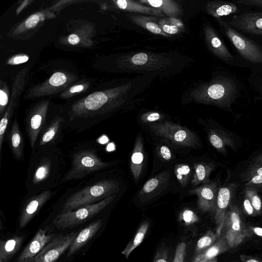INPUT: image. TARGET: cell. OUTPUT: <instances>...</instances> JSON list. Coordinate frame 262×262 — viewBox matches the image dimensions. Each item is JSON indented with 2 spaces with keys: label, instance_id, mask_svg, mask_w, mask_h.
<instances>
[{
  "label": "cell",
  "instance_id": "1",
  "mask_svg": "<svg viewBox=\"0 0 262 262\" xmlns=\"http://www.w3.org/2000/svg\"><path fill=\"white\" fill-rule=\"evenodd\" d=\"M68 158L58 146L44 145L31 149L25 181L27 193L53 190L60 185L68 170Z\"/></svg>",
  "mask_w": 262,
  "mask_h": 262
},
{
  "label": "cell",
  "instance_id": "2",
  "mask_svg": "<svg viewBox=\"0 0 262 262\" xmlns=\"http://www.w3.org/2000/svg\"><path fill=\"white\" fill-rule=\"evenodd\" d=\"M104 174L101 170L69 187L59 199L60 208L58 213L95 204L116 194L120 190V182Z\"/></svg>",
  "mask_w": 262,
  "mask_h": 262
},
{
  "label": "cell",
  "instance_id": "3",
  "mask_svg": "<svg viewBox=\"0 0 262 262\" xmlns=\"http://www.w3.org/2000/svg\"><path fill=\"white\" fill-rule=\"evenodd\" d=\"M70 160L69 169L60 185L72 181L83 179L112 165L111 162L102 160L100 148L94 141H83L69 144L67 154Z\"/></svg>",
  "mask_w": 262,
  "mask_h": 262
},
{
  "label": "cell",
  "instance_id": "4",
  "mask_svg": "<svg viewBox=\"0 0 262 262\" xmlns=\"http://www.w3.org/2000/svg\"><path fill=\"white\" fill-rule=\"evenodd\" d=\"M237 96V86L231 78L221 77L198 89L194 98L199 102L229 107Z\"/></svg>",
  "mask_w": 262,
  "mask_h": 262
},
{
  "label": "cell",
  "instance_id": "5",
  "mask_svg": "<svg viewBox=\"0 0 262 262\" xmlns=\"http://www.w3.org/2000/svg\"><path fill=\"white\" fill-rule=\"evenodd\" d=\"M112 195L100 202L71 211L57 213L53 220L54 226L59 229L72 228L92 219L108 206L116 198Z\"/></svg>",
  "mask_w": 262,
  "mask_h": 262
},
{
  "label": "cell",
  "instance_id": "6",
  "mask_svg": "<svg viewBox=\"0 0 262 262\" xmlns=\"http://www.w3.org/2000/svg\"><path fill=\"white\" fill-rule=\"evenodd\" d=\"M252 233L243 220L239 208L230 204L227 210L220 236L225 238L230 249L240 245Z\"/></svg>",
  "mask_w": 262,
  "mask_h": 262
},
{
  "label": "cell",
  "instance_id": "7",
  "mask_svg": "<svg viewBox=\"0 0 262 262\" xmlns=\"http://www.w3.org/2000/svg\"><path fill=\"white\" fill-rule=\"evenodd\" d=\"M149 127L156 135L167 139L178 146L196 148L200 145L196 134L179 124L165 121L151 124Z\"/></svg>",
  "mask_w": 262,
  "mask_h": 262
},
{
  "label": "cell",
  "instance_id": "8",
  "mask_svg": "<svg viewBox=\"0 0 262 262\" xmlns=\"http://www.w3.org/2000/svg\"><path fill=\"white\" fill-rule=\"evenodd\" d=\"M222 31L243 58L254 63H262V47L219 19Z\"/></svg>",
  "mask_w": 262,
  "mask_h": 262
},
{
  "label": "cell",
  "instance_id": "9",
  "mask_svg": "<svg viewBox=\"0 0 262 262\" xmlns=\"http://www.w3.org/2000/svg\"><path fill=\"white\" fill-rule=\"evenodd\" d=\"M57 193L54 190H47L35 194H26L20 206L18 225L25 227L41 210L45 204Z\"/></svg>",
  "mask_w": 262,
  "mask_h": 262
},
{
  "label": "cell",
  "instance_id": "10",
  "mask_svg": "<svg viewBox=\"0 0 262 262\" xmlns=\"http://www.w3.org/2000/svg\"><path fill=\"white\" fill-rule=\"evenodd\" d=\"M77 232L56 235L46 247L28 262H56L69 250L78 235Z\"/></svg>",
  "mask_w": 262,
  "mask_h": 262
},
{
  "label": "cell",
  "instance_id": "11",
  "mask_svg": "<svg viewBox=\"0 0 262 262\" xmlns=\"http://www.w3.org/2000/svg\"><path fill=\"white\" fill-rule=\"evenodd\" d=\"M64 122V118L62 117L50 120L46 119L39 133L35 147L58 146L63 141Z\"/></svg>",
  "mask_w": 262,
  "mask_h": 262
},
{
  "label": "cell",
  "instance_id": "12",
  "mask_svg": "<svg viewBox=\"0 0 262 262\" xmlns=\"http://www.w3.org/2000/svg\"><path fill=\"white\" fill-rule=\"evenodd\" d=\"M56 236L51 227L39 229L18 256L16 262H28Z\"/></svg>",
  "mask_w": 262,
  "mask_h": 262
},
{
  "label": "cell",
  "instance_id": "13",
  "mask_svg": "<svg viewBox=\"0 0 262 262\" xmlns=\"http://www.w3.org/2000/svg\"><path fill=\"white\" fill-rule=\"evenodd\" d=\"M219 188L215 181L209 182L188 190L190 194L198 196V208L204 212L214 213Z\"/></svg>",
  "mask_w": 262,
  "mask_h": 262
},
{
  "label": "cell",
  "instance_id": "14",
  "mask_svg": "<svg viewBox=\"0 0 262 262\" xmlns=\"http://www.w3.org/2000/svg\"><path fill=\"white\" fill-rule=\"evenodd\" d=\"M228 24L248 34L262 35V12H246L234 15Z\"/></svg>",
  "mask_w": 262,
  "mask_h": 262
},
{
  "label": "cell",
  "instance_id": "15",
  "mask_svg": "<svg viewBox=\"0 0 262 262\" xmlns=\"http://www.w3.org/2000/svg\"><path fill=\"white\" fill-rule=\"evenodd\" d=\"M234 184L219 189L214 218L216 224V234L220 236L223 226L225 214L229 207L231 200L236 188Z\"/></svg>",
  "mask_w": 262,
  "mask_h": 262
},
{
  "label": "cell",
  "instance_id": "16",
  "mask_svg": "<svg viewBox=\"0 0 262 262\" xmlns=\"http://www.w3.org/2000/svg\"><path fill=\"white\" fill-rule=\"evenodd\" d=\"M162 57L154 54L138 53L127 57V67L141 70H160L170 62L169 59Z\"/></svg>",
  "mask_w": 262,
  "mask_h": 262
},
{
  "label": "cell",
  "instance_id": "17",
  "mask_svg": "<svg viewBox=\"0 0 262 262\" xmlns=\"http://www.w3.org/2000/svg\"><path fill=\"white\" fill-rule=\"evenodd\" d=\"M170 177L169 171H164L146 181L139 193L141 201L150 200L162 192L168 185Z\"/></svg>",
  "mask_w": 262,
  "mask_h": 262
},
{
  "label": "cell",
  "instance_id": "18",
  "mask_svg": "<svg viewBox=\"0 0 262 262\" xmlns=\"http://www.w3.org/2000/svg\"><path fill=\"white\" fill-rule=\"evenodd\" d=\"M5 141L7 142L14 159L23 161L25 156V141L16 118L9 127Z\"/></svg>",
  "mask_w": 262,
  "mask_h": 262
},
{
  "label": "cell",
  "instance_id": "19",
  "mask_svg": "<svg viewBox=\"0 0 262 262\" xmlns=\"http://www.w3.org/2000/svg\"><path fill=\"white\" fill-rule=\"evenodd\" d=\"M205 37L210 51L217 57L228 63L233 62V56L228 50L216 32L210 25L204 29Z\"/></svg>",
  "mask_w": 262,
  "mask_h": 262
},
{
  "label": "cell",
  "instance_id": "20",
  "mask_svg": "<svg viewBox=\"0 0 262 262\" xmlns=\"http://www.w3.org/2000/svg\"><path fill=\"white\" fill-rule=\"evenodd\" d=\"M102 225V220H97L79 232L68 250L67 256H71L86 245L98 231Z\"/></svg>",
  "mask_w": 262,
  "mask_h": 262
},
{
  "label": "cell",
  "instance_id": "21",
  "mask_svg": "<svg viewBox=\"0 0 262 262\" xmlns=\"http://www.w3.org/2000/svg\"><path fill=\"white\" fill-rule=\"evenodd\" d=\"M144 148L142 137H137L130 158V170L136 182L140 177L144 164Z\"/></svg>",
  "mask_w": 262,
  "mask_h": 262
},
{
  "label": "cell",
  "instance_id": "22",
  "mask_svg": "<svg viewBox=\"0 0 262 262\" xmlns=\"http://www.w3.org/2000/svg\"><path fill=\"white\" fill-rule=\"evenodd\" d=\"M230 248L225 238L220 236L218 240L204 251L195 255L191 262H208Z\"/></svg>",
  "mask_w": 262,
  "mask_h": 262
},
{
  "label": "cell",
  "instance_id": "23",
  "mask_svg": "<svg viewBox=\"0 0 262 262\" xmlns=\"http://www.w3.org/2000/svg\"><path fill=\"white\" fill-rule=\"evenodd\" d=\"M24 237L15 236L7 240L0 242V259L3 262L9 261L19 250Z\"/></svg>",
  "mask_w": 262,
  "mask_h": 262
},
{
  "label": "cell",
  "instance_id": "24",
  "mask_svg": "<svg viewBox=\"0 0 262 262\" xmlns=\"http://www.w3.org/2000/svg\"><path fill=\"white\" fill-rule=\"evenodd\" d=\"M208 14L216 18L236 13L238 10L236 6L232 3L221 1L208 2L206 6Z\"/></svg>",
  "mask_w": 262,
  "mask_h": 262
},
{
  "label": "cell",
  "instance_id": "25",
  "mask_svg": "<svg viewBox=\"0 0 262 262\" xmlns=\"http://www.w3.org/2000/svg\"><path fill=\"white\" fill-rule=\"evenodd\" d=\"M208 139L212 146L221 152H225L226 147H234L233 140L230 135L221 130H210Z\"/></svg>",
  "mask_w": 262,
  "mask_h": 262
},
{
  "label": "cell",
  "instance_id": "26",
  "mask_svg": "<svg viewBox=\"0 0 262 262\" xmlns=\"http://www.w3.org/2000/svg\"><path fill=\"white\" fill-rule=\"evenodd\" d=\"M116 4L121 9L156 16H163L162 12L157 8L149 7L130 0H118Z\"/></svg>",
  "mask_w": 262,
  "mask_h": 262
},
{
  "label": "cell",
  "instance_id": "27",
  "mask_svg": "<svg viewBox=\"0 0 262 262\" xmlns=\"http://www.w3.org/2000/svg\"><path fill=\"white\" fill-rule=\"evenodd\" d=\"M214 165L212 163L199 162L194 164V173L191 181L194 186L206 184L209 181V177Z\"/></svg>",
  "mask_w": 262,
  "mask_h": 262
},
{
  "label": "cell",
  "instance_id": "28",
  "mask_svg": "<svg viewBox=\"0 0 262 262\" xmlns=\"http://www.w3.org/2000/svg\"><path fill=\"white\" fill-rule=\"evenodd\" d=\"M140 2L160 10L170 17L177 16L181 13V9L178 4L172 0H147Z\"/></svg>",
  "mask_w": 262,
  "mask_h": 262
},
{
  "label": "cell",
  "instance_id": "29",
  "mask_svg": "<svg viewBox=\"0 0 262 262\" xmlns=\"http://www.w3.org/2000/svg\"><path fill=\"white\" fill-rule=\"evenodd\" d=\"M149 228V223L144 222L138 228L134 238L127 244L122 253L128 258L131 252L143 242Z\"/></svg>",
  "mask_w": 262,
  "mask_h": 262
},
{
  "label": "cell",
  "instance_id": "30",
  "mask_svg": "<svg viewBox=\"0 0 262 262\" xmlns=\"http://www.w3.org/2000/svg\"><path fill=\"white\" fill-rule=\"evenodd\" d=\"M219 238L220 236H219L216 233H214L211 230H208L198 241L195 248L194 256L200 254L210 247L214 244Z\"/></svg>",
  "mask_w": 262,
  "mask_h": 262
},
{
  "label": "cell",
  "instance_id": "31",
  "mask_svg": "<svg viewBox=\"0 0 262 262\" xmlns=\"http://www.w3.org/2000/svg\"><path fill=\"white\" fill-rule=\"evenodd\" d=\"M133 21L136 24L146 28L149 31L156 34L167 36L159 25L151 21L150 18L143 16H132Z\"/></svg>",
  "mask_w": 262,
  "mask_h": 262
},
{
  "label": "cell",
  "instance_id": "32",
  "mask_svg": "<svg viewBox=\"0 0 262 262\" xmlns=\"http://www.w3.org/2000/svg\"><path fill=\"white\" fill-rule=\"evenodd\" d=\"M174 171L178 182L182 187H185L191 175V168L189 165L184 164H177Z\"/></svg>",
  "mask_w": 262,
  "mask_h": 262
},
{
  "label": "cell",
  "instance_id": "33",
  "mask_svg": "<svg viewBox=\"0 0 262 262\" xmlns=\"http://www.w3.org/2000/svg\"><path fill=\"white\" fill-rule=\"evenodd\" d=\"M244 192L245 194L250 199L257 215H260L262 211V202L257 193L256 189L252 187H246Z\"/></svg>",
  "mask_w": 262,
  "mask_h": 262
},
{
  "label": "cell",
  "instance_id": "34",
  "mask_svg": "<svg viewBox=\"0 0 262 262\" xmlns=\"http://www.w3.org/2000/svg\"><path fill=\"white\" fill-rule=\"evenodd\" d=\"M256 175H262V154L256 157L244 174V180Z\"/></svg>",
  "mask_w": 262,
  "mask_h": 262
},
{
  "label": "cell",
  "instance_id": "35",
  "mask_svg": "<svg viewBox=\"0 0 262 262\" xmlns=\"http://www.w3.org/2000/svg\"><path fill=\"white\" fill-rule=\"evenodd\" d=\"M180 219L186 225H190L198 222L199 218L191 210L186 209L184 210L180 215Z\"/></svg>",
  "mask_w": 262,
  "mask_h": 262
},
{
  "label": "cell",
  "instance_id": "36",
  "mask_svg": "<svg viewBox=\"0 0 262 262\" xmlns=\"http://www.w3.org/2000/svg\"><path fill=\"white\" fill-rule=\"evenodd\" d=\"M186 244L180 242L177 246L171 262H185L186 254Z\"/></svg>",
  "mask_w": 262,
  "mask_h": 262
},
{
  "label": "cell",
  "instance_id": "37",
  "mask_svg": "<svg viewBox=\"0 0 262 262\" xmlns=\"http://www.w3.org/2000/svg\"><path fill=\"white\" fill-rule=\"evenodd\" d=\"M169 250L165 246H161L157 251L153 262H169Z\"/></svg>",
  "mask_w": 262,
  "mask_h": 262
},
{
  "label": "cell",
  "instance_id": "38",
  "mask_svg": "<svg viewBox=\"0 0 262 262\" xmlns=\"http://www.w3.org/2000/svg\"><path fill=\"white\" fill-rule=\"evenodd\" d=\"M163 116L158 112H150L143 114L141 117V120L144 123L155 122L161 120Z\"/></svg>",
  "mask_w": 262,
  "mask_h": 262
},
{
  "label": "cell",
  "instance_id": "39",
  "mask_svg": "<svg viewBox=\"0 0 262 262\" xmlns=\"http://www.w3.org/2000/svg\"><path fill=\"white\" fill-rule=\"evenodd\" d=\"M67 81L66 75L60 72L53 74L49 79L50 83L53 86H59L64 84Z\"/></svg>",
  "mask_w": 262,
  "mask_h": 262
},
{
  "label": "cell",
  "instance_id": "40",
  "mask_svg": "<svg viewBox=\"0 0 262 262\" xmlns=\"http://www.w3.org/2000/svg\"><path fill=\"white\" fill-rule=\"evenodd\" d=\"M159 25L162 31L167 34H174L179 31V28L176 25L167 23L165 20H161Z\"/></svg>",
  "mask_w": 262,
  "mask_h": 262
},
{
  "label": "cell",
  "instance_id": "41",
  "mask_svg": "<svg viewBox=\"0 0 262 262\" xmlns=\"http://www.w3.org/2000/svg\"><path fill=\"white\" fill-rule=\"evenodd\" d=\"M246 187L254 188L256 189L257 188L262 187V175H256L252 176L245 180Z\"/></svg>",
  "mask_w": 262,
  "mask_h": 262
},
{
  "label": "cell",
  "instance_id": "42",
  "mask_svg": "<svg viewBox=\"0 0 262 262\" xmlns=\"http://www.w3.org/2000/svg\"><path fill=\"white\" fill-rule=\"evenodd\" d=\"M159 156L165 161H169L172 159V153L170 148L165 145L159 146L157 149Z\"/></svg>",
  "mask_w": 262,
  "mask_h": 262
},
{
  "label": "cell",
  "instance_id": "43",
  "mask_svg": "<svg viewBox=\"0 0 262 262\" xmlns=\"http://www.w3.org/2000/svg\"><path fill=\"white\" fill-rule=\"evenodd\" d=\"M243 206L244 210L247 215L251 216L257 215L250 199L246 194L244 195Z\"/></svg>",
  "mask_w": 262,
  "mask_h": 262
},
{
  "label": "cell",
  "instance_id": "44",
  "mask_svg": "<svg viewBox=\"0 0 262 262\" xmlns=\"http://www.w3.org/2000/svg\"><path fill=\"white\" fill-rule=\"evenodd\" d=\"M39 21V16L37 14H33L26 20L25 25L27 28H32L37 25Z\"/></svg>",
  "mask_w": 262,
  "mask_h": 262
},
{
  "label": "cell",
  "instance_id": "45",
  "mask_svg": "<svg viewBox=\"0 0 262 262\" xmlns=\"http://www.w3.org/2000/svg\"><path fill=\"white\" fill-rule=\"evenodd\" d=\"M235 2L240 4L262 7V0H238Z\"/></svg>",
  "mask_w": 262,
  "mask_h": 262
},
{
  "label": "cell",
  "instance_id": "46",
  "mask_svg": "<svg viewBox=\"0 0 262 262\" xmlns=\"http://www.w3.org/2000/svg\"><path fill=\"white\" fill-rule=\"evenodd\" d=\"M239 257L242 262H262L261 259L251 255L241 254Z\"/></svg>",
  "mask_w": 262,
  "mask_h": 262
},
{
  "label": "cell",
  "instance_id": "47",
  "mask_svg": "<svg viewBox=\"0 0 262 262\" xmlns=\"http://www.w3.org/2000/svg\"><path fill=\"white\" fill-rule=\"evenodd\" d=\"M250 231L253 234H255L262 238V228L248 225Z\"/></svg>",
  "mask_w": 262,
  "mask_h": 262
},
{
  "label": "cell",
  "instance_id": "48",
  "mask_svg": "<svg viewBox=\"0 0 262 262\" xmlns=\"http://www.w3.org/2000/svg\"><path fill=\"white\" fill-rule=\"evenodd\" d=\"M8 98L7 94L2 90L0 91V104L1 106H5L7 105Z\"/></svg>",
  "mask_w": 262,
  "mask_h": 262
},
{
  "label": "cell",
  "instance_id": "49",
  "mask_svg": "<svg viewBox=\"0 0 262 262\" xmlns=\"http://www.w3.org/2000/svg\"><path fill=\"white\" fill-rule=\"evenodd\" d=\"M29 59L27 56H17L13 58V62L14 64H19L26 62Z\"/></svg>",
  "mask_w": 262,
  "mask_h": 262
},
{
  "label": "cell",
  "instance_id": "50",
  "mask_svg": "<svg viewBox=\"0 0 262 262\" xmlns=\"http://www.w3.org/2000/svg\"><path fill=\"white\" fill-rule=\"evenodd\" d=\"M68 40L71 44L75 45L79 42V38L76 34H72L69 36Z\"/></svg>",
  "mask_w": 262,
  "mask_h": 262
},
{
  "label": "cell",
  "instance_id": "51",
  "mask_svg": "<svg viewBox=\"0 0 262 262\" xmlns=\"http://www.w3.org/2000/svg\"><path fill=\"white\" fill-rule=\"evenodd\" d=\"M83 89V86L82 85H75L72 87L70 91L71 93H74L76 92H79L81 91Z\"/></svg>",
  "mask_w": 262,
  "mask_h": 262
},
{
  "label": "cell",
  "instance_id": "52",
  "mask_svg": "<svg viewBox=\"0 0 262 262\" xmlns=\"http://www.w3.org/2000/svg\"><path fill=\"white\" fill-rule=\"evenodd\" d=\"M208 262H217V257H215L214 258L209 260Z\"/></svg>",
  "mask_w": 262,
  "mask_h": 262
},
{
  "label": "cell",
  "instance_id": "53",
  "mask_svg": "<svg viewBox=\"0 0 262 262\" xmlns=\"http://www.w3.org/2000/svg\"><path fill=\"white\" fill-rule=\"evenodd\" d=\"M229 262H238L237 260H234V261H229Z\"/></svg>",
  "mask_w": 262,
  "mask_h": 262
}]
</instances>
